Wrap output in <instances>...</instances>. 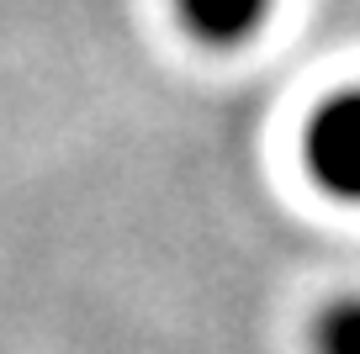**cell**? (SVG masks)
<instances>
[{
    "label": "cell",
    "mask_w": 360,
    "mask_h": 354,
    "mask_svg": "<svg viewBox=\"0 0 360 354\" xmlns=\"http://www.w3.org/2000/svg\"><path fill=\"white\" fill-rule=\"evenodd\" d=\"M313 349L318 354H360V296L334 301V307L318 317Z\"/></svg>",
    "instance_id": "obj_3"
},
{
    "label": "cell",
    "mask_w": 360,
    "mask_h": 354,
    "mask_svg": "<svg viewBox=\"0 0 360 354\" xmlns=\"http://www.w3.org/2000/svg\"><path fill=\"white\" fill-rule=\"evenodd\" d=\"M302 154L328 196L360 201V90H339L313 111Z\"/></svg>",
    "instance_id": "obj_1"
},
{
    "label": "cell",
    "mask_w": 360,
    "mask_h": 354,
    "mask_svg": "<svg viewBox=\"0 0 360 354\" xmlns=\"http://www.w3.org/2000/svg\"><path fill=\"white\" fill-rule=\"evenodd\" d=\"M270 0H180V16L202 43L212 48H233L244 37H255L259 16H265Z\"/></svg>",
    "instance_id": "obj_2"
}]
</instances>
